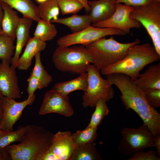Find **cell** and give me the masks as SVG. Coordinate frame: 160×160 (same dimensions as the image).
<instances>
[{
  "label": "cell",
  "mask_w": 160,
  "mask_h": 160,
  "mask_svg": "<svg viewBox=\"0 0 160 160\" xmlns=\"http://www.w3.org/2000/svg\"><path fill=\"white\" fill-rule=\"evenodd\" d=\"M106 76L120 91L121 101L125 109L134 111L154 137L160 135V113L148 103L144 91L128 76L115 73Z\"/></svg>",
  "instance_id": "6da1fadb"
},
{
  "label": "cell",
  "mask_w": 160,
  "mask_h": 160,
  "mask_svg": "<svg viewBox=\"0 0 160 160\" xmlns=\"http://www.w3.org/2000/svg\"><path fill=\"white\" fill-rule=\"evenodd\" d=\"M160 59V55L150 44H135L130 47L124 58L100 71L105 76L115 73L125 74L134 81L139 77L140 71L145 67Z\"/></svg>",
  "instance_id": "7a4b0ae2"
},
{
  "label": "cell",
  "mask_w": 160,
  "mask_h": 160,
  "mask_svg": "<svg viewBox=\"0 0 160 160\" xmlns=\"http://www.w3.org/2000/svg\"><path fill=\"white\" fill-rule=\"evenodd\" d=\"M53 135L42 127L28 125L20 143L10 145L5 148L11 160H36L41 153L50 146Z\"/></svg>",
  "instance_id": "3957f363"
},
{
  "label": "cell",
  "mask_w": 160,
  "mask_h": 160,
  "mask_svg": "<svg viewBox=\"0 0 160 160\" xmlns=\"http://www.w3.org/2000/svg\"><path fill=\"white\" fill-rule=\"evenodd\" d=\"M140 42L137 38L131 42L121 43L111 36L108 39L104 37L84 46L92 55V64L101 70L121 60L126 55L130 47Z\"/></svg>",
  "instance_id": "277c9868"
},
{
  "label": "cell",
  "mask_w": 160,
  "mask_h": 160,
  "mask_svg": "<svg viewBox=\"0 0 160 160\" xmlns=\"http://www.w3.org/2000/svg\"><path fill=\"white\" fill-rule=\"evenodd\" d=\"M52 60L59 71L80 74L87 72L89 66L93 63V57L83 45L71 47L58 46L53 52Z\"/></svg>",
  "instance_id": "5b68a950"
},
{
  "label": "cell",
  "mask_w": 160,
  "mask_h": 160,
  "mask_svg": "<svg viewBox=\"0 0 160 160\" xmlns=\"http://www.w3.org/2000/svg\"><path fill=\"white\" fill-rule=\"evenodd\" d=\"M100 71L93 65H90L88 68V85L82 97V105L85 108L95 107L100 99L107 102L114 97L113 84L108 79L102 78Z\"/></svg>",
  "instance_id": "8992f818"
},
{
  "label": "cell",
  "mask_w": 160,
  "mask_h": 160,
  "mask_svg": "<svg viewBox=\"0 0 160 160\" xmlns=\"http://www.w3.org/2000/svg\"><path fill=\"white\" fill-rule=\"evenodd\" d=\"M120 132L122 138L120 140L118 150L124 155L129 157L145 148L153 147L154 136L144 124L137 128L124 127Z\"/></svg>",
  "instance_id": "52a82bcc"
},
{
  "label": "cell",
  "mask_w": 160,
  "mask_h": 160,
  "mask_svg": "<svg viewBox=\"0 0 160 160\" xmlns=\"http://www.w3.org/2000/svg\"><path fill=\"white\" fill-rule=\"evenodd\" d=\"M130 17L144 27L156 51L160 55V3L153 1L146 5L134 7Z\"/></svg>",
  "instance_id": "ba28073f"
},
{
  "label": "cell",
  "mask_w": 160,
  "mask_h": 160,
  "mask_svg": "<svg viewBox=\"0 0 160 160\" xmlns=\"http://www.w3.org/2000/svg\"><path fill=\"white\" fill-rule=\"evenodd\" d=\"M123 31L111 28H100L91 25L81 31L66 35L59 38L57 44L59 47H68L77 44L84 45L91 43L108 36L125 35Z\"/></svg>",
  "instance_id": "9c48e42d"
},
{
  "label": "cell",
  "mask_w": 160,
  "mask_h": 160,
  "mask_svg": "<svg viewBox=\"0 0 160 160\" xmlns=\"http://www.w3.org/2000/svg\"><path fill=\"white\" fill-rule=\"evenodd\" d=\"M116 7L115 12L109 18L103 22L93 23L92 25L100 28L119 29L127 34L130 32L132 28H140V23L130 17L133 7L120 3H116Z\"/></svg>",
  "instance_id": "30bf717a"
},
{
  "label": "cell",
  "mask_w": 160,
  "mask_h": 160,
  "mask_svg": "<svg viewBox=\"0 0 160 160\" xmlns=\"http://www.w3.org/2000/svg\"><path fill=\"white\" fill-rule=\"evenodd\" d=\"M54 113L65 117L74 113L68 95H63L52 89L45 94L39 114L43 115Z\"/></svg>",
  "instance_id": "8fae6325"
},
{
  "label": "cell",
  "mask_w": 160,
  "mask_h": 160,
  "mask_svg": "<svg viewBox=\"0 0 160 160\" xmlns=\"http://www.w3.org/2000/svg\"><path fill=\"white\" fill-rule=\"evenodd\" d=\"M36 96L34 94L31 98L20 102L15 99L3 96L1 99L3 116L0 124L1 129L12 131L14 124L20 118L24 109L34 102Z\"/></svg>",
  "instance_id": "7c38bea8"
},
{
  "label": "cell",
  "mask_w": 160,
  "mask_h": 160,
  "mask_svg": "<svg viewBox=\"0 0 160 160\" xmlns=\"http://www.w3.org/2000/svg\"><path fill=\"white\" fill-rule=\"evenodd\" d=\"M4 61L0 63V91L3 96L14 99L21 97L16 68Z\"/></svg>",
  "instance_id": "4fadbf2b"
},
{
  "label": "cell",
  "mask_w": 160,
  "mask_h": 160,
  "mask_svg": "<svg viewBox=\"0 0 160 160\" xmlns=\"http://www.w3.org/2000/svg\"><path fill=\"white\" fill-rule=\"evenodd\" d=\"M71 133L58 131L53 134L49 148L59 160H69L75 147Z\"/></svg>",
  "instance_id": "5bb4252c"
},
{
  "label": "cell",
  "mask_w": 160,
  "mask_h": 160,
  "mask_svg": "<svg viewBox=\"0 0 160 160\" xmlns=\"http://www.w3.org/2000/svg\"><path fill=\"white\" fill-rule=\"evenodd\" d=\"M90 7L89 15L92 23L103 22L109 18L116 10L115 1L111 0L88 1Z\"/></svg>",
  "instance_id": "9a60e30c"
},
{
  "label": "cell",
  "mask_w": 160,
  "mask_h": 160,
  "mask_svg": "<svg viewBox=\"0 0 160 160\" xmlns=\"http://www.w3.org/2000/svg\"><path fill=\"white\" fill-rule=\"evenodd\" d=\"M46 43L35 37H30L27 41L25 49L20 57L16 68L20 70H26L31 65L32 60L39 52L46 48Z\"/></svg>",
  "instance_id": "2e32d148"
},
{
  "label": "cell",
  "mask_w": 160,
  "mask_h": 160,
  "mask_svg": "<svg viewBox=\"0 0 160 160\" xmlns=\"http://www.w3.org/2000/svg\"><path fill=\"white\" fill-rule=\"evenodd\" d=\"M33 21L31 19L23 16L20 18L16 31V44L15 54L11 63V65L16 68L22 50L30 38V31Z\"/></svg>",
  "instance_id": "e0dca14e"
},
{
  "label": "cell",
  "mask_w": 160,
  "mask_h": 160,
  "mask_svg": "<svg viewBox=\"0 0 160 160\" xmlns=\"http://www.w3.org/2000/svg\"><path fill=\"white\" fill-rule=\"evenodd\" d=\"M133 81L144 92L152 89H160V63L150 66Z\"/></svg>",
  "instance_id": "ac0fdd59"
},
{
  "label": "cell",
  "mask_w": 160,
  "mask_h": 160,
  "mask_svg": "<svg viewBox=\"0 0 160 160\" xmlns=\"http://www.w3.org/2000/svg\"><path fill=\"white\" fill-rule=\"evenodd\" d=\"M2 6L4 11L1 26L2 34L15 39L16 31L20 18L17 11L6 4L2 2Z\"/></svg>",
  "instance_id": "d6986e66"
},
{
  "label": "cell",
  "mask_w": 160,
  "mask_h": 160,
  "mask_svg": "<svg viewBox=\"0 0 160 160\" xmlns=\"http://www.w3.org/2000/svg\"><path fill=\"white\" fill-rule=\"evenodd\" d=\"M21 13L23 16L38 22L41 19L38 7L32 0H0Z\"/></svg>",
  "instance_id": "ffe728a7"
},
{
  "label": "cell",
  "mask_w": 160,
  "mask_h": 160,
  "mask_svg": "<svg viewBox=\"0 0 160 160\" xmlns=\"http://www.w3.org/2000/svg\"><path fill=\"white\" fill-rule=\"evenodd\" d=\"M80 75L74 79L56 83L52 89L66 95L75 91L81 90L84 92L88 85V74L86 72Z\"/></svg>",
  "instance_id": "44dd1931"
},
{
  "label": "cell",
  "mask_w": 160,
  "mask_h": 160,
  "mask_svg": "<svg viewBox=\"0 0 160 160\" xmlns=\"http://www.w3.org/2000/svg\"><path fill=\"white\" fill-rule=\"evenodd\" d=\"M50 22L65 25L69 27L73 33L78 32L90 26L92 23L89 15H81L76 14L67 17L52 20Z\"/></svg>",
  "instance_id": "7402d4cb"
},
{
  "label": "cell",
  "mask_w": 160,
  "mask_h": 160,
  "mask_svg": "<svg viewBox=\"0 0 160 160\" xmlns=\"http://www.w3.org/2000/svg\"><path fill=\"white\" fill-rule=\"evenodd\" d=\"M94 142L75 146L69 160H101Z\"/></svg>",
  "instance_id": "603a6c76"
},
{
  "label": "cell",
  "mask_w": 160,
  "mask_h": 160,
  "mask_svg": "<svg viewBox=\"0 0 160 160\" xmlns=\"http://www.w3.org/2000/svg\"><path fill=\"white\" fill-rule=\"evenodd\" d=\"M33 33V37L45 42L53 39L57 35V31L55 25L50 22L41 19Z\"/></svg>",
  "instance_id": "cb8c5ba5"
},
{
  "label": "cell",
  "mask_w": 160,
  "mask_h": 160,
  "mask_svg": "<svg viewBox=\"0 0 160 160\" xmlns=\"http://www.w3.org/2000/svg\"><path fill=\"white\" fill-rule=\"evenodd\" d=\"M28 125L25 127L19 126L15 131H0V148H5L14 142H20L27 132Z\"/></svg>",
  "instance_id": "d4e9b609"
},
{
  "label": "cell",
  "mask_w": 160,
  "mask_h": 160,
  "mask_svg": "<svg viewBox=\"0 0 160 160\" xmlns=\"http://www.w3.org/2000/svg\"><path fill=\"white\" fill-rule=\"evenodd\" d=\"M40 18L50 21L58 18L60 9L57 0H47L38 6Z\"/></svg>",
  "instance_id": "484cf974"
},
{
  "label": "cell",
  "mask_w": 160,
  "mask_h": 160,
  "mask_svg": "<svg viewBox=\"0 0 160 160\" xmlns=\"http://www.w3.org/2000/svg\"><path fill=\"white\" fill-rule=\"evenodd\" d=\"M15 39L3 34L0 36V59L1 61L11 64L16 48L14 44Z\"/></svg>",
  "instance_id": "4316f807"
},
{
  "label": "cell",
  "mask_w": 160,
  "mask_h": 160,
  "mask_svg": "<svg viewBox=\"0 0 160 160\" xmlns=\"http://www.w3.org/2000/svg\"><path fill=\"white\" fill-rule=\"evenodd\" d=\"M97 127L87 126L83 130H78L72 134L75 146L94 142L97 137Z\"/></svg>",
  "instance_id": "83f0119b"
},
{
  "label": "cell",
  "mask_w": 160,
  "mask_h": 160,
  "mask_svg": "<svg viewBox=\"0 0 160 160\" xmlns=\"http://www.w3.org/2000/svg\"><path fill=\"white\" fill-rule=\"evenodd\" d=\"M35 62L34 67L31 72L43 86L47 87L52 81V76L45 70L41 60L40 52L35 56Z\"/></svg>",
  "instance_id": "f1b7e54d"
},
{
  "label": "cell",
  "mask_w": 160,
  "mask_h": 160,
  "mask_svg": "<svg viewBox=\"0 0 160 160\" xmlns=\"http://www.w3.org/2000/svg\"><path fill=\"white\" fill-rule=\"evenodd\" d=\"M106 102L103 99L97 101L87 127H97L101 124L103 119L108 115L109 111Z\"/></svg>",
  "instance_id": "f546056e"
},
{
  "label": "cell",
  "mask_w": 160,
  "mask_h": 160,
  "mask_svg": "<svg viewBox=\"0 0 160 160\" xmlns=\"http://www.w3.org/2000/svg\"><path fill=\"white\" fill-rule=\"evenodd\" d=\"M59 9L63 15L75 14L80 11L84 7L79 0H57Z\"/></svg>",
  "instance_id": "4dcf8cb0"
},
{
  "label": "cell",
  "mask_w": 160,
  "mask_h": 160,
  "mask_svg": "<svg viewBox=\"0 0 160 160\" xmlns=\"http://www.w3.org/2000/svg\"><path fill=\"white\" fill-rule=\"evenodd\" d=\"M149 104L154 108L160 107V89H152L144 92Z\"/></svg>",
  "instance_id": "1f68e13d"
},
{
  "label": "cell",
  "mask_w": 160,
  "mask_h": 160,
  "mask_svg": "<svg viewBox=\"0 0 160 160\" xmlns=\"http://www.w3.org/2000/svg\"><path fill=\"white\" fill-rule=\"evenodd\" d=\"M156 151L152 150L147 151H141L137 152L126 160H160L159 157L157 156Z\"/></svg>",
  "instance_id": "d6a6232c"
},
{
  "label": "cell",
  "mask_w": 160,
  "mask_h": 160,
  "mask_svg": "<svg viewBox=\"0 0 160 160\" xmlns=\"http://www.w3.org/2000/svg\"><path fill=\"white\" fill-rule=\"evenodd\" d=\"M27 81L28 82L27 88L28 95V98H31L34 94V92L36 90L41 89L44 88L41 82L31 73Z\"/></svg>",
  "instance_id": "836d02e7"
},
{
  "label": "cell",
  "mask_w": 160,
  "mask_h": 160,
  "mask_svg": "<svg viewBox=\"0 0 160 160\" xmlns=\"http://www.w3.org/2000/svg\"><path fill=\"white\" fill-rule=\"evenodd\" d=\"M153 1V0H117L115 3H124L134 7L146 5Z\"/></svg>",
  "instance_id": "e575fe53"
},
{
  "label": "cell",
  "mask_w": 160,
  "mask_h": 160,
  "mask_svg": "<svg viewBox=\"0 0 160 160\" xmlns=\"http://www.w3.org/2000/svg\"><path fill=\"white\" fill-rule=\"evenodd\" d=\"M36 160H59L49 147L42 152Z\"/></svg>",
  "instance_id": "d590c367"
},
{
  "label": "cell",
  "mask_w": 160,
  "mask_h": 160,
  "mask_svg": "<svg viewBox=\"0 0 160 160\" xmlns=\"http://www.w3.org/2000/svg\"><path fill=\"white\" fill-rule=\"evenodd\" d=\"M153 147L156 148L159 157L160 156V135L154 137Z\"/></svg>",
  "instance_id": "8d00e7d4"
},
{
  "label": "cell",
  "mask_w": 160,
  "mask_h": 160,
  "mask_svg": "<svg viewBox=\"0 0 160 160\" xmlns=\"http://www.w3.org/2000/svg\"><path fill=\"white\" fill-rule=\"evenodd\" d=\"M11 160L10 156L5 148H0V160Z\"/></svg>",
  "instance_id": "74e56055"
},
{
  "label": "cell",
  "mask_w": 160,
  "mask_h": 160,
  "mask_svg": "<svg viewBox=\"0 0 160 160\" xmlns=\"http://www.w3.org/2000/svg\"><path fill=\"white\" fill-rule=\"evenodd\" d=\"M79 0L83 4L84 8L85 9L86 11L87 12H89L90 11V7L88 4V0Z\"/></svg>",
  "instance_id": "f35d334b"
},
{
  "label": "cell",
  "mask_w": 160,
  "mask_h": 160,
  "mask_svg": "<svg viewBox=\"0 0 160 160\" xmlns=\"http://www.w3.org/2000/svg\"><path fill=\"white\" fill-rule=\"evenodd\" d=\"M4 15V11L2 6V2L0 1V27H1V23Z\"/></svg>",
  "instance_id": "ab89813d"
},
{
  "label": "cell",
  "mask_w": 160,
  "mask_h": 160,
  "mask_svg": "<svg viewBox=\"0 0 160 160\" xmlns=\"http://www.w3.org/2000/svg\"><path fill=\"white\" fill-rule=\"evenodd\" d=\"M1 99H0V124L1 121L3 116V112L1 105Z\"/></svg>",
  "instance_id": "60d3db41"
},
{
  "label": "cell",
  "mask_w": 160,
  "mask_h": 160,
  "mask_svg": "<svg viewBox=\"0 0 160 160\" xmlns=\"http://www.w3.org/2000/svg\"><path fill=\"white\" fill-rule=\"evenodd\" d=\"M39 3L43 2L47 0H36Z\"/></svg>",
  "instance_id": "b9f144b4"
},
{
  "label": "cell",
  "mask_w": 160,
  "mask_h": 160,
  "mask_svg": "<svg viewBox=\"0 0 160 160\" xmlns=\"http://www.w3.org/2000/svg\"><path fill=\"white\" fill-rule=\"evenodd\" d=\"M153 1L155 2L160 3V0H153Z\"/></svg>",
  "instance_id": "7bdbcfd3"
},
{
  "label": "cell",
  "mask_w": 160,
  "mask_h": 160,
  "mask_svg": "<svg viewBox=\"0 0 160 160\" xmlns=\"http://www.w3.org/2000/svg\"><path fill=\"white\" fill-rule=\"evenodd\" d=\"M3 97V95L0 91V99H1Z\"/></svg>",
  "instance_id": "ee69618b"
},
{
  "label": "cell",
  "mask_w": 160,
  "mask_h": 160,
  "mask_svg": "<svg viewBox=\"0 0 160 160\" xmlns=\"http://www.w3.org/2000/svg\"><path fill=\"white\" fill-rule=\"evenodd\" d=\"M2 34V29L1 27H0V36Z\"/></svg>",
  "instance_id": "f6af8a7d"
},
{
  "label": "cell",
  "mask_w": 160,
  "mask_h": 160,
  "mask_svg": "<svg viewBox=\"0 0 160 160\" xmlns=\"http://www.w3.org/2000/svg\"><path fill=\"white\" fill-rule=\"evenodd\" d=\"M1 126H0V131H1Z\"/></svg>",
  "instance_id": "bcb514c9"
},
{
  "label": "cell",
  "mask_w": 160,
  "mask_h": 160,
  "mask_svg": "<svg viewBox=\"0 0 160 160\" xmlns=\"http://www.w3.org/2000/svg\"><path fill=\"white\" fill-rule=\"evenodd\" d=\"M111 0L116 1L117 0Z\"/></svg>",
  "instance_id": "7dc6e473"
}]
</instances>
